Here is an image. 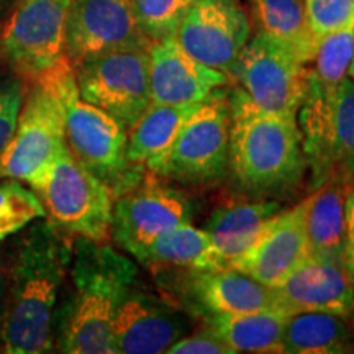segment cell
<instances>
[{"instance_id":"cell-4","label":"cell","mask_w":354,"mask_h":354,"mask_svg":"<svg viewBox=\"0 0 354 354\" xmlns=\"http://www.w3.org/2000/svg\"><path fill=\"white\" fill-rule=\"evenodd\" d=\"M297 122L310 190L336 184L349 192L354 187V81L346 76L325 86L310 73Z\"/></svg>"},{"instance_id":"cell-19","label":"cell","mask_w":354,"mask_h":354,"mask_svg":"<svg viewBox=\"0 0 354 354\" xmlns=\"http://www.w3.org/2000/svg\"><path fill=\"white\" fill-rule=\"evenodd\" d=\"M183 281L185 297L202 317L279 312L271 287L236 269H187Z\"/></svg>"},{"instance_id":"cell-16","label":"cell","mask_w":354,"mask_h":354,"mask_svg":"<svg viewBox=\"0 0 354 354\" xmlns=\"http://www.w3.org/2000/svg\"><path fill=\"white\" fill-rule=\"evenodd\" d=\"M305 201L282 209L261 230L253 245L230 264L261 284L276 287L308 256L304 227Z\"/></svg>"},{"instance_id":"cell-5","label":"cell","mask_w":354,"mask_h":354,"mask_svg":"<svg viewBox=\"0 0 354 354\" xmlns=\"http://www.w3.org/2000/svg\"><path fill=\"white\" fill-rule=\"evenodd\" d=\"M15 131L0 156V179L28 183L66 148V104L76 86L69 59L26 82Z\"/></svg>"},{"instance_id":"cell-29","label":"cell","mask_w":354,"mask_h":354,"mask_svg":"<svg viewBox=\"0 0 354 354\" xmlns=\"http://www.w3.org/2000/svg\"><path fill=\"white\" fill-rule=\"evenodd\" d=\"M196 0H131L136 24L149 43L174 37Z\"/></svg>"},{"instance_id":"cell-26","label":"cell","mask_w":354,"mask_h":354,"mask_svg":"<svg viewBox=\"0 0 354 354\" xmlns=\"http://www.w3.org/2000/svg\"><path fill=\"white\" fill-rule=\"evenodd\" d=\"M209 246V233L194 227L192 221H185L159 234L135 259L153 271L203 269Z\"/></svg>"},{"instance_id":"cell-1","label":"cell","mask_w":354,"mask_h":354,"mask_svg":"<svg viewBox=\"0 0 354 354\" xmlns=\"http://www.w3.org/2000/svg\"><path fill=\"white\" fill-rule=\"evenodd\" d=\"M71 259V234L46 216L17 238L6 272L0 351L41 354L55 349L56 312Z\"/></svg>"},{"instance_id":"cell-2","label":"cell","mask_w":354,"mask_h":354,"mask_svg":"<svg viewBox=\"0 0 354 354\" xmlns=\"http://www.w3.org/2000/svg\"><path fill=\"white\" fill-rule=\"evenodd\" d=\"M138 279L135 261L107 241L73 243L68 297L57 305L55 348L69 354H115L113 320Z\"/></svg>"},{"instance_id":"cell-10","label":"cell","mask_w":354,"mask_h":354,"mask_svg":"<svg viewBox=\"0 0 354 354\" xmlns=\"http://www.w3.org/2000/svg\"><path fill=\"white\" fill-rule=\"evenodd\" d=\"M73 68L79 97L112 115L127 130L151 105L149 44L100 53Z\"/></svg>"},{"instance_id":"cell-31","label":"cell","mask_w":354,"mask_h":354,"mask_svg":"<svg viewBox=\"0 0 354 354\" xmlns=\"http://www.w3.org/2000/svg\"><path fill=\"white\" fill-rule=\"evenodd\" d=\"M304 6L317 39L354 24V0H304Z\"/></svg>"},{"instance_id":"cell-23","label":"cell","mask_w":354,"mask_h":354,"mask_svg":"<svg viewBox=\"0 0 354 354\" xmlns=\"http://www.w3.org/2000/svg\"><path fill=\"white\" fill-rule=\"evenodd\" d=\"M258 33L266 35L310 64L318 39L308 26L304 0H250Z\"/></svg>"},{"instance_id":"cell-11","label":"cell","mask_w":354,"mask_h":354,"mask_svg":"<svg viewBox=\"0 0 354 354\" xmlns=\"http://www.w3.org/2000/svg\"><path fill=\"white\" fill-rule=\"evenodd\" d=\"M233 82L258 107L297 115L308 91L310 69L286 46L256 33L238 57Z\"/></svg>"},{"instance_id":"cell-3","label":"cell","mask_w":354,"mask_h":354,"mask_svg":"<svg viewBox=\"0 0 354 354\" xmlns=\"http://www.w3.org/2000/svg\"><path fill=\"white\" fill-rule=\"evenodd\" d=\"M228 104V171L238 187L256 198L294 194L307 172L297 115L261 109L241 88Z\"/></svg>"},{"instance_id":"cell-8","label":"cell","mask_w":354,"mask_h":354,"mask_svg":"<svg viewBox=\"0 0 354 354\" xmlns=\"http://www.w3.org/2000/svg\"><path fill=\"white\" fill-rule=\"evenodd\" d=\"M66 146L81 165L112 190L113 198L143 179L146 169L127 156L128 130L117 118L82 100L77 86L66 104Z\"/></svg>"},{"instance_id":"cell-36","label":"cell","mask_w":354,"mask_h":354,"mask_svg":"<svg viewBox=\"0 0 354 354\" xmlns=\"http://www.w3.org/2000/svg\"><path fill=\"white\" fill-rule=\"evenodd\" d=\"M348 77L354 81V51H353V57H351V64H349V69H348Z\"/></svg>"},{"instance_id":"cell-18","label":"cell","mask_w":354,"mask_h":354,"mask_svg":"<svg viewBox=\"0 0 354 354\" xmlns=\"http://www.w3.org/2000/svg\"><path fill=\"white\" fill-rule=\"evenodd\" d=\"M228 84L227 74L190 56L174 37L149 44L151 104H198Z\"/></svg>"},{"instance_id":"cell-21","label":"cell","mask_w":354,"mask_h":354,"mask_svg":"<svg viewBox=\"0 0 354 354\" xmlns=\"http://www.w3.org/2000/svg\"><path fill=\"white\" fill-rule=\"evenodd\" d=\"M346 194L339 185L325 184L304 198V227L308 256L343 268Z\"/></svg>"},{"instance_id":"cell-17","label":"cell","mask_w":354,"mask_h":354,"mask_svg":"<svg viewBox=\"0 0 354 354\" xmlns=\"http://www.w3.org/2000/svg\"><path fill=\"white\" fill-rule=\"evenodd\" d=\"M271 289L277 310L287 315L323 312L349 318L354 313V282L343 266L307 258Z\"/></svg>"},{"instance_id":"cell-7","label":"cell","mask_w":354,"mask_h":354,"mask_svg":"<svg viewBox=\"0 0 354 354\" xmlns=\"http://www.w3.org/2000/svg\"><path fill=\"white\" fill-rule=\"evenodd\" d=\"M230 104L223 87L198 104L165 153L146 171L185 185L214 184L228 171Z\"/></svg>"},{"instance_id":"cell-34","label":"cell","mask_w":354,"mask_h":354,"mask_svg":"<svg viewBox=\"0 0 354 354\" xmlns=\"http://www.w3.org/2000/svg\"><path fill=\"white\" fill-rule=\"evenodd\" d=\"M3 292H6V274L2 272V268H0V320H2L3 312Z\"/></svg>"},{"instance_id":"cell-14","label":"cell","mask_w":354,"mask_h":354,"mask_svg":"<svg viewBox=\"0 0 354 354\" xmlns=\"http://www.w3.org/2000/svg\"><path fill=\"white\" fill-rule=\"evenodd\" d=\"M151 44L141 33L131 0H69L66 56L71 64L100 53Z\"/></svg>"},{"instance_id":"cell-13","label":"cell","mask_w":354,"mask_h":354,"mask_svg":"<svg viewBox=\"0 0 354 354\" xmlns=\"http://www.w3.org/2000/svg\"><path fill=\"white\" fill-rule=\"evenodd\" d=\"M174 38L190 56L233 82L238 57L251 38V24L240 0H196Z\"/></svg>"},{"instance_id":"cell-30","label":"cell","mask_w":354,"mask_h":354,"mask_svg":"<svg viewBox=\"0 0 354 354\" xmlns=\"http://www.w3.org/2000/svg\"><path fill=\"white\" fill-rule=\"evenodd\" d=\"M26 82L8 68H0V156L10 143L24 104Z\"/></svg>"},{"instance_id":"cell-24","label":"cell","mask_w":354,"mask_h":354,"mask_svg":"<svg viewBox=\"0 0 354 354\" xmlns=\"http://www.w3.org/2000/svg\"><path fill=\"white\" fill-rule=\"evenodd\" d=\"M198 104L149 105L138 118V122L128 130V161L146 169V166L153 159L166 151L167 146L179 133L180 127L190 117V113L198 107Z\"/></svg>"},{"instance_id":"cell-6","label":"cell","mask_w":354,"mask_h":354,"mask_svg":"<svg viewBox=\"0 0 354 354\" xmlns=\"http://www.w3.org/2000/svg\"><path fill=\"white\" fill-rule=\"evenodd\" d=\"M41 202L46 218L71 236L109 241L113 194L87 171L68 146L26 183Z\"/></svg>"},{"instance_id":"cell-27","label":"cell","mask_w":354,"mask_h":354,"mask_svg":"<svg viewBox=\"0 0 354 354\" xmlns=\"http://www.w3.org/2000/svg\"><path fill=\"white\" fill-rule=\"evenodd\" d=\"M44 216L41 202L32 187L19 179H0V241L19 234Z\"/></svg>"},{"instance_id":"cell-9","label":"cell","mask_w":354,"mask_h":354,"mask_svg":"<svg viewBox=\"0 0 354 354\" xmlns=\"http://www.w3.org/2000/svg\"><path fill=\"white\" fill-rule=\"evenodd\" d=\"M68 2L15 0L0 26V63L30 82L68 59Z\"/></svg>"},{"instance_id":"cell-12","label":"cell","mask_w":354,"mask_h":354,"mask_svg":"<svg viewBox=\"0 0 354 354\" xmlns=\"http://www.w3.org/2000/svg\"><path fill=\"white\" fill-rule=\"evenodd\" d=\"M185 221H192L189 198L146 171L138 184L113 201L110 238L136 258L159 234Z\"/></svg>"},{"instance_id":"cell-28","label":"cell","mask_w":354,"mask_h":354,"mask_svg":"<svg viewBox=\"0 0 354 354\" xmlns=\"http://www.w3.org/2000/svg\"><path fill=\"white\" fill-rule=\"evenodd\" d=\"M354 51V24L318 39L312 76L325 86H336L348 76Z\"/></svg>"},{"instance_id":"cell-32","label":"cell","mask_w":354,"mask_h":354,"mask_svg":"<svg viewBox=\"0 0 354 354\" xmlns=\"http://www.w3.org/2000/svg\"><path fill=\"white\" fill-rule=\"evenodd\" d=\"M167 354H234L218 333L205 325L192 335H184L167 349Z\"/></svg>"},{"instance_id":"cell-15","label":"cell","mask_w":354,"mask_h":354,"mask_svg":"<svg viewBox=\"0 0 354 354\" xmlns=\"http://www.w3.org/2000/svg\"><path fill=\"white\" fill-rule=\"evenodd\" d=\"M189 330L184 313L135 284L115 315L113 343L122 354L167 353Z\"/></svg>"},{"instance_id":"cell-22","label":"cell","mask_w":354,"mask_h":354,"mask_svg":"<svg viewBox=\"0 0 354 354\" xmlns=\"http://www.w3.org/2000/svg\"><path fill=\"white\" fill-rule=\"evenodd\" d=\"M290 315L276 310L207 315L205 325L214 328L233 353H284V331Z\"/></svg>"},{"instance_id":"cell-25","label":"cell","mask_w":354,"mask_h":354,"mask_svg":"<svg viewBox=\"0 0 354 354\" xmlns=\"http://www.w3.org/2000/svg\"><path fill=\"white\" fill-rule=\"evenodd\" d=\"M354 351L346 318L323 312L290 315L284 331V353L338 354Z\"/></svg>"},{"instance_id":"cell-33","label":"cell","mask_w":354,"mask_h":354,"mask_svg":"<svg viewBox=\"0 0 354 354\" xmlns=\"http://www.w3.org/2000/svg\"><path fill=\"white\" fill-rule=\"evenodd\" d=\"M344 269L354 282V187L344 201Z\"/></svg>"},{"instance_id":"cell-20","label":"cell","mask_w":354,"mask_h":354,"mask_svg":"<svg viewBox=\"0 0 354 354\" xmlns=\"http://www.w3.org/2000/svg\"><path fill=\"white\" fill-rule=\"evenodd\" d=\"M281 210V203L272 198L233 203L215 210L203 228L210 240L203 269L230 268L238 256L253 245L264 225Z\"/></svg>"},{"instance_id":"cell-35","label":"cell","mask_w":354,"mask_h":354,"mask_svg":"<svg viewBox=\"0 0 354 354\" xmlns=\"http://www.w3.org/2000/svg\"><path fill=\"white\" fill-rule=\"evenodd\" d=\"M13 2H15V0H0V21L6 19V15L12 8Z\"/></svg>"}]
</instances>
